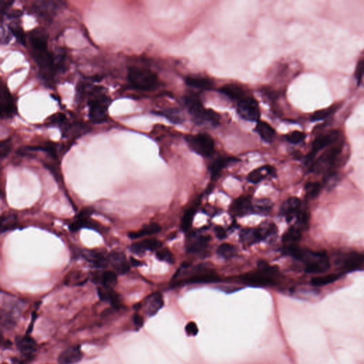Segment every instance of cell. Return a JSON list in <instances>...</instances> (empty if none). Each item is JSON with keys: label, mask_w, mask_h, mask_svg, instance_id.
I'll return each instance as SVG.
<instances>
[{"label": "cell", "mask_w": 364, "mask_h": 364, "mask_svg": "<svg viewBox=\"0 0 364 364\" xmlns=\"http://www.w3.org/2000/svg\"><path fill=\"white\" fill-rule=\"evenodd\" d=\"M29 42L32 55L37 64L42 78L51 81L61 73L56 62L55 53L48 48V35L42 28L33 29L29 33Z\"/></svg>", "instance_id": "1"}, {"label": "cell", "mask_w": 364, "mask_h": 364, "mask_svg": "<svg viewBox=\"0 0 364 364\" xmlns=\"http://www.w3.org/2000/svg\"><path fill=\"white\" fill-rule=\"evenodd\" d=\"M86 83H81L77 93L79 99L87 95L88 117L94 124H102L108 118V107L112 100L102 86H93L90 87Z\"/></svg>", "instance_id": "2"}, {"label": "cell", "mask_w": 364, "mask_h": 364, "mask_svg": "<svg viewBox=\"0 0 364 364\" xmlns=\"http://www.w3.org/2000/svg\"><path fill=\"white\" fill-rule=\"evenodd\" d=\"M184 104L195 124L207 125L212 128L219 126L221 116L212 109H206L199 97L195 93H190L184 97Z\"/></svg>", "instance_id": "3"}, {"label": "cell", "mask_w": 364, "mask_h": 364, "mask_svg": "<svg viewBox=\"0 0 364 364\" xmlns=\"http://www.w3.org/2000/svg\"><path fill=\"white\" fill-rule=\"evenodd\" d=\"M285 253L306 265L305 271L308 273H322L329 269L330 261L324 253L315 252L309 250L300 249L295 245L287 246Z\"/></svg>", "instance_id": "4"}, {"label": "cell", "mask_w": 364, "mask_h": 364, "mask_svg": "<svg viewBox=\"0 0 364 364\" xmlns=\"http://www.w3.org/2000/svg\"><path fill=\"white\" fill-rule=\"evenodd\" d=\"M127 79L130 87L140 91H151L159 85L157 75L149 68L143 67L128 68Z\"/></svg>", "instance_id": "5"}, {"label": "cell", "mask_w": 364, "mask_h": 364, "mask_svg": "<svg viewBox=\"0 0 364 364\" xmlns=\"http://www.w3.org/2000/svg\"><path fill=\"white\" fill-rule=\"evenodd\" d=\"M184 139L191 150L201 157H211L215 151V142L209 134L187 135Z\"/></svg>", "instance_id": "6"}, {"label": "cell", "mask_w": 364, "mask_h": 364, "mask_svg": "<svg viewBox=\"0 0 364 364\" xmlns=\"http://www.w3.org/2000/svg\"><path fill=\"white\" fill-rule=\"evenodd\" d=\"M236 110L240 118L248 122L260 121V106L254 97L246 96L237 103Z\"/></svg>", "instance_id": "7"}, {"label": "cell", "mask_w": 364, "mask_h": 364, "mask_svg": "<svg viewBox=\"0 0 364 364\" xmlns=\"http://www.w3.org/2000/svg\"><path fill=\"white\" fill-rule=\"evenodd\" d=\"M66 7V2L62 1L41 0L33 3L34 13L46 21H51L59 11Z\"/></svg>", "instance_id": "8"}, {"label": "cell", "mask_w": 364, "mask_h": 364, "mask_svg": "<svg viewBox=\"0 0 364 364\" xmlns=\"http://www.w3.org/2000/svg\"><path fill=\"white\" fill-rule=\"evenodd\" d=\"M343 149L342 142H337L331 146L330 148L325 151L316 162L312 164V168L317 171H324L326 169L330 168L335 165L336 162L342 154Z\"/></svg>", "instance_id": "9"}, {"label": "cell", "mask_w": 364, "mask_h": 364, "mask_svg": "<svg viewBox=\"0 0 364 364\" xmlns=\"http://www.w3.org/2000/svg\"><path fill=\"white\" fill-rule=\"evenodd\" d=\"M340 132L337 130L330 131L328 133L318 136L312 144V151L307 156V163L312 164L313 159L319 151L340 141Z\"/></svg>", "instance_id": "10"}, {"label": "cell", "mask_w": 364, "mask_h": 364, "mask_svg": "<svg viewBox=\"0 0 364 364\" xmlns=\"http://www.w3.org/2000/svg\"><path fill=\"white\" fill-rule=\"evenodd\" d=\"M0 107H1V118H12L17 114V106L15 100L9 92L7 85L1 83V101H0Z\"/></svg>", "instance_id": "11"}, {"label": "cell", "mask_w": 364, "mask_h": 364, "mask_svg": "<svg viewBox=\"0 0 364 364\" xmlns=\"http://www.w3.org/2000/svg\"><path fill=\"white\" fill-rule=\"evenodd\" d=\"M241 279L246 285L253 287H267L276 284V280L271 277V275L261 270L246 273L242 276Z\"/></svg>", "instance_id": "12"}, {"label": "cell", "mask_w": 364, "mask_h": 364, "mask_svg": "<svg viewBox=\"0 0 364 364\" xmlns=\"http://www.w3.org/2000/svg\"><path fill=\"white\" fill-rule=\"evenodd\" d=\"M17 349L24 359H30L34 357L37 351V343L30 336H23L16 339Z\"/></svg>", "instance_id": "13"}, {"label": "cell", "mask_w": 364, "mask_h": 364, "mask_svg": "<svg viewBox=\"0 0 364 364\" xmlns=\"http://www.w3.org/2000/svg\"><path fill=\"white\" fill-rule=\"evenodd\" d=\"M91 280L94 283L100 284L106 288L113 289L118 282L116 273L113 271L95 270L90 274Z\"/></svg>", "instance_id": "14"}, {"label": "cell", "mask_w": 364, "mask_h": 364, "mask_svg": "<svg viewBox=\"0 0 364 364\" xmlns=\"http://www.w3.org/2000/svg\"><path fill=\"white\" fill-rule=\"evenodd\" d=\"M301 210L300 200L297 197H290L286 200L281 207V213L285 217L287 222L293 221L298 217Z\"/></svg>", "instance_id": "15"}, {"label": "cell", "mask_w": 364, "mask_h": 364, "mask_svg": "<svg viewBox=\"0 0 364 364\" xmlns=\"http://www.w3.org/2000/svg\"><path fill=\"white\" fill-rule=\"evenodd\" d=\"M107 257L112 268L118 274H126L130 269V266L126 259V256L123 252L112 251L109 254Z\"/></svg>", "instance_id": "16"}, {"label": "cell", "mask_w": 364, "mask_h": 364, "mask_svg": "<svg viewBox=\"0 0 364 364\" xmlns=\"http://www.w3.org/2000/svg\"><path fill=\"white\" fill-rule=\"evenodd\" d=\"M163 296L160 293H154L145 300L144 310L148 316L153 317L163 307Z\"/></svg>", "instance_id": "17"}, {"label": "cell", "mask_w": 364, "mask_h": 364, "mask_svg": "<svg viewBox=\"0 0 364 364\" xmlns=\"http://www.w3.org/2000/svg\"><path fill=\"white\" fill-rule=\"evenodd\" d=\"M83 354L79 346H71L61 353L58 358L59 364H76L82 360Z\"/></svg>", "instance_id": "18"}, {"label": "cell", "mask_w": 364, "mask_h": 364, "mask_svg": "<svg viewBox=\"0 0 364 364\" xmlns=\"http://www.w3.org/2000/svg\"><path fill=\"white\" fill-rule=\"evenodd\" d=\"M254 212V206L248 197H240L231 206V212L236 216H243Z\"/></svg>", "instance_id": "19"}, {"label": "cell", "mask_w": 364, "mask_h": 364, "mask_svg": "<svg viewBox=\"0 0 364 364\" xmlns=\"http://www.w3.org/2000/svg\"><path fill=\"white\" fill-rule=\"evenodd\" d=\"M218 92L227 96L231 101H237V103L245 97L248 96L246 95V90L236 84H226L220 87Z\"/></svg>", "instance_id": "20"}, {"label": "cell", "mask_w": 364, "mask_h": 364, "mask_svg": "<svg viewBox=\"0 0 364 364\" xmlns=\"http://www.w3.org/2000/svg\"><path fill=\"white\" fill-rule=\"evenodd\" d=\"M220 280V277L217 273L213 271H207V270H200L196 272L192 277L189 278V283L201 284V283H212L217 282Z\"/></svg>", "instance_id": "21"}, {"label": "cell", "mask_w": 364, "mask_h": 364, "mask_svg": "<svg viewBox=\"0 0 364 364\" xmlns=\"http://www.w3.org/2000/svg\"><path fill=\"white\" fill-rule=\"evenodd\" d=\"M186 85L201 90H213L214 82L212 80L201 76H187L184 79Z\"/></svg>", "instance_id": "22"}, {"label": "cell", "mask_w": 364, "mask_h": 364, "mask_svg": "<svg viewBox=\"0 0 364 364\" xmlns=\"http://www.w3.org/2000/svg\"><path fill=\"white\" fill-rule=\"evenodd\" d=\"M83 257L90 262L93 268L98 269H104L108 265V257H106L103 253L98 251H87L86 254H83Z\"/></svg>", "instance_id": "23"}, {"label": "cell", "mask_w": 364, "mask_h": 364, "mask_svg": "<svg viewBox=\"0 0 364 364\" xmlns=\"http://www.w3.org/2000/svg\"><path fill=\"white\" fill-rule=\"evenodd\" d=\"M240 240L243 244L251 246L255 243L264 240L260 228L257 229H245L240 233Z\"/></svg>", "instance_id": "24"}, {"label": "cell", "mask_w": 364, "mask_h": 364, "mask_svg": "<svg viewBox=\"0 0 364 364\" xmlns=\"http://www.w3.org/2000/svg\"><path fill=\"white\" fill-rule=\"evenodd\" d=\"M276 171L274 167L270 165L256 169L248 176V180L252 184H257L261 182L267 176H276Z\"/></svg>", "instance_id": "25"}, {"label": "cell", "mask_w": 364, "mask_h": 364, "mask_svg": "<svg viewBox=\"0 0 364 364\" xmlns=\"http://www.w3.org/2000/svg\"><path fill=\"white\" fill-rule=\"evenodd\" d=\"M254 130L261 137L262 140L267 143H271L276 135L274 128L266 122L260 120L257 122Z\"/></svg>", "instance_id": "26"}, {"label": "cell", "mask_w": 364, "mask_h": 364, "mask_svg": "<svg viewBox=\"0 0 364 364\" xmlns=\"http://www.w3.org/2000/svg\"><path fill=\"white\" fill-rule=\"evenodd\" d=\"M153 113L164 117L173 124H182L184 121L182 112L178 108H167L165 110L155 111V112H153Z\"/></svg>", "instance_id": "27"}, {"label": "cell", "mask_w": 364, "mask_h": 364, "mask_svg": "<svg viewBox=\"0 0 364 364\" xmlns=\"http://www.w3.org/2000/svg\"><path fill=\"white\" fill-rule=\"evenodd\" d=\"M88 278L81 270L70 271L64 278V283L67 286H82L86 283Z\"/></svg>", "instance_id": "28"}, {"label": "cell", "mask_w": 364, "mask_h": 364, "mask_svg": "<svg viewBox=\"0 0 364 364\" xmlns=\"http://www.w3.org/2000/svg\"><path fill=\"white\" fill-rule=\"evenodd\" d=\"M162 228L158 223H151L145 225L141 229L137 231H133L128 234V237L131 239H137L145 236H152L160 232Z\"/></svg>", "instance_id": "29"}, {"label": "cell", "mask_w": 364, "mask_h": 364, "mask_svg": "<svg viewBox=\"0 0 364 364\" xmlns=\"http://www.w3.org/2000/svg\"><path fill=\"white\" fill-rule=\"evenodd\" d=\"M98 297L102 301H108L115 307H119L120 305V298L118 294L114 291L113 289L106 288V287H98L97 289Z\"/></svg>", "instance_id": "30"}, {"label": "cell", "mask_w": 364, "mask_h": 364, "mask_svg": "<svg viewBox=\"0 0 364 364\" xmlns=\"http://www.w3.org/2000/svg\"><path fill=\"white\" fill-rule=\"evenodd\" d=\"M237 159L234 157H222L215 159L214 161L210 167L211 174H212V179H215L218 174L221 172L222 170L232 163V162H236Z\"/></svg>", "instance_id": "31"}, {"label": "cell", "mask_w": 364, "mask_h": 364, "mask_svg": "<svg viewBox=\"0 0 364 364\" xmlns=\"http://www.w3.org/2000/svg\"><path fill=\"white\" fill-rule=\"evenodd\" d=\"M364 263V254H351L343 260V268L346 270L357 269Z\"/></svg>", "instance_id": "32"}, {"label": "cell", "mask_w": 364, "mask_h": 364, "mask_svg": "<svg viewBox=\"0 0 364 364\" xmlns=\"http://www.w3.org/2000/svg\"><path fill=\"white\" fill-rule=\"evenodd\" d=\"M211 239H212V237L210 236H200L196 240H193L192 243H190L188 247L189 252L195 254V253L204 251L209 245Z\"/></svg>", "instance_id": "33"}, {"label": "cell", "mask_w": 364, "mask_h": 364, "mask_svg": "<svg viewBox=\"0 0 364 364\" xmlns=\"http://www.w3.org/2000/svg\"><path fill=\"white\" fill-rule=\"evenodd\" d=\"M301 237V231L298 226L290 228L282 236V242L286 244L295 245Z\"/></svg>", "instance_id": "34"}, {"label": "cell", "mask_w": 364, "mask_h": 364, "mask_svg": "<svg viewBox=\"0 0 364 364\" xmlns=\"http://www.w3.org/2000/svg\"><path fill=\"white\" fill-rule=\"evenodd\" d=\"M7 26L12 36L16 39L17 42L21 46H26V36H25L22 26L18 23H11Z\"/></svg>", "instance_id": "35"}, {"label": "cell", "mask_w": 364, "mask_h": 364, "mask_svg": "<svg viewBox=\"0 0 364 364\" xmlns=\"http://www.w3.org/2000/svg\"><path fill=\"white\" fill-rule=\"evenodd\" d=\"M137 243H138L139 246L140 247L144 253H145V251H159L162 246V242L160 240L154 238L145 239L142 241L137 242Z\"/></svg>", "instance_id": "36"}, {"label": "cell", "mask_w": 364, "mask_h": 364, "mask_svg": "<svg viewBox=\"0 0 364 364\" xmlns=\"http://www.w3.org/2000/svg\"><path fill=\"white\" fill-rule=\"evenodd\" d=\"M342 348L349 351L354 356H360L363 354V348L355 341L344 339L342 341Z\"/></svg>", "instance_id": "37"}, {"label": "cell", "mask_w": 364, "mask_h": 364, "mask_svg": "<svg viewBox=\"0 0 364 364\" xmlns=\"http://www.w3.org/2000/svg\"><path fill=\"white\" fill-rule=\"evenodd\" d=\"M218 256L225 259H231L236 254V248L230 243H223L217 249Z\"/></svg>", "instance_id": "38"}, {"label": "cell", "mask_w": 364, "mask_h": 364, "mask_svg": "<svg viewBox=\"0 0 364 364\" xmlns=\"http://www.w3.org/2000/svg\"><path fill=\"white\" fill-rule=\"evenodd\" d=\"M18 226V221L15 215H7L1 218V233L7 232L17 229Z\"/></svg>", "instance_id": "39"}, {"label": "cell", "mask_w": 364, "mask_h": 364, "mask_svg": "<svg viewBox=\"0 0 364 364\" xmlns=\"http://www.w3.org/2000/svg\"><path fill=\"white\" fill-rule=\"evenodd\" d=\"M341 277H342V274H340V273H338V274L326 275L325 276H320V277L313 278L312 282L314 285H326L327 284L334 282V281H337Z\"/></svg>", "instance_id": "40"}, {"label": "cell", "mask_w": 364, "mask_h": 364, "mask_svg": "<svg viewBox=\"0 0 364 364\" xmlns=\"http://www.w3.org/2000/svg\"><path fill=\"white\" fill-rule=\"evenodd\" d=\"M337 357L340 364H355L354 356L343 348L337 350Z\"/></svg>", "instance_id": "41"}, {"label": "cell", "mask_w": 364, "mask_h": 364, "mask_svg": "<svg viewBox=\"0 0 364 364\" xmlns=\"http://www.w3.org/2000/svg\"><path fill=\"white\" fill-rule=\"evenodd\" d=\"M321 192V184L318 182L307 183L305 187L306 196L310 199L317 198Z\"/></svg>", "instance_id": "42"}, {"label": "cell", "mask_w": 364, "mask_h": 364, "mask_svg": "<svg viewBox=\"0 0 364 364\" xmlns=\"http://www.w3.org/2000/svg\"><path fill=\"white\" fill-rule=\"evenodd\" d=\"M195 213H196L195 209H190L184 214L182 221V229L183 231H187L192 227Z\"/></svg>", "instance_id": "43"}, {"label": "cell", "mask_w": 364, "mask_h": 364, "mask_svg": "<svg viewBox=\"0 0 364 364\" xmlns=\"http://www.w3.org/2000/svg\"><path fill=\"white\" fill-rule=\"evenodd\" d=\"M156 257L161 261L167 262L170 264L174 263V257L172 253L167 248H162L156 253Z\"/></svg>", "instance_id": "44"}, {"label": "cell", "mask_w": 364, "mask_h": 364, "mask_svg": "<svg viewBox=\"0 0 364 364\" xmlns=\"http://www.w3.org/2000/svg\"><path fill=\"white\" fill-rule=\"evenodd\" d=\"M336 108H337V106L335 105V106H331L327 108L317 111L312 115L311 119H312V120H315H315H322V119L327 118L329 115H330L335 111Z\"/></svg>", "instance_id": "45"}, {"label": "cell", "mask_w": 364, "mask_h": 364, "mask_svg": "<svg viewBox=\"0 0 364 364\" xmlns=\"http://www.w3.org/2000/svg\"><path fill=\"white\" fill-rule=\"evenodd\" d=\"M67 121L66 116L64 113H56L47 119V125L58 126L60 128Z\"/></svg>", "instance_id": "46"}, {"label": "cell", "mask_w": 364, "mask_h": 364, "mask_svg": "<svg viewBox=\"0 0 364 364\" xmlns=\"http://www.w3.org/2000/svg\"><path fill=\"white\" fill-rule=\"evenodd\" d=\"M306 135L300 131H294L285 136L287 142L292 144H298L305 139Z\"/></svg>", "instance_id": "47"}, {"label": "cell", "mask_w": 364, "mask_h": 364, "mask_svg": "<svg viewBox=\"0 0 364 364\" xmlns=\"http://www.w3.org/2000/svg\"><path fill=\"white\" fill-rule=\"evenodd\" d=\"M12 149V140L10 138L5 139L0 143V155L1 159H4L10 152Z\"/></svg>", "instance_id": "48"}, {"label": "cell", "mask_w": 364, "mask_h": 364, "mask_svg": "<svg viewBox=\"0 0 364 364\" xmlns=\"http://www.w3.org/2000/svg\"><path fill=\"white\" fill-rule=\"evenodd\" d=\"M0 39H1V44H8L12 40V34L9 30L8 26H4L3 23H1V32H0Z\"/></svg>", "instance_id": "49"}, {"label": "cell", "mask_w": 364, "mask_h": 364, "mask_svg": "<svg viewBox=\"0 0 364 364\" xmlns=\"http://www.w3.org/2000/svg\"><path fill=\"white\" fill-rule=\"evenodd\" d=\"M364 76V59L359 61L356 65L355 71V78L358 82V85L361 84Z\"/></svg>", "instance_id": "50"}, {"label": "cell", "mask_w": 364, "mask_h": 364, "mask_svg": "<svg viewBox=\"0 0 364 364\" xmlns=\"http://www.w3.org/2000/svg\"><path fill=\"white\" fill-rule=\"evenodd\" d=\"M185 330L187 335L193 337L197 334L198 327L194 322H190L186 326Z\"/></svg>", "instance_id": "51"}, {"label": "cell", "mask_w": 364, "mask_h": 364, "mask_svg": "<svg viewBox=\"0 0 364 364\" xmlns=\"http://www.w3.org/2000/svg\"><path fill=\"white\" fill-rule=\"evenodd\" d=\"M214 233H215V236L218 237V239H220V240H223V239H225L227 237L226 231L221 226H215V229H214Z\"/></svg>", "instance_id": "52"}, {"label": "cell", "mask_w": 364, "mask_h": 364, "mask_svg": "<svg viewBox=\"0 0 364 364\" xmlns=\"http://www.w3.org/2000/svg\"><path fill=\"white\" fill-rule=\"evenodd\" d=\"M13 4L14 1H1V17H4L9 12V9H10Z\"/></svg>", "instance_id": "53"}, {"label": "cell", "mask_w": 364, "mask_h": 364, "mask_svg": "<svg viewBox=\"0 0 364 364\" xmlns=\"http://www.w3.org/2000/svg\"><path fill=\"white\" fill-rule=\"evenodd\" d=\"M21 15H22V12H21V11L15 9V10L10 11V12H9H9H7V13L4 16H7V17H8V18L17 19L20 18V17H21Z\"/></svg>", "instance_id": "54"}, {"label": "cell", "mask_w": 364, "mask_h": 364, "mask_svg": "<svg viewBox=\"0 0 364 364\" xmlns=\"http://www.w3.org/2000/svg\"><path fill=\"white\" fill-rule=\"evenodd\" d=\"M134 324L137 327L140 328L143 326L144 320L141 315L135 314L133 317Z\"/></svg>", "instance_id": "55"}, {"label": "cell", "mask_w": 364, "mask_h": 364, "mask_svg": "<svg viewBox=\"0 0 364 364\" xmlns=\"http://www.w3.org/2000/svg\"><path fill=\"white\" fill-rule=\"evenodd\" d=\"M130 260H129V261H130L131 265H132V266L134 267H137V266H141L142 265H143V263H142V262L139 261V260H136V259L134 258V257H130Z\"/></svg>", "instance_id": "56"}]
</instances>
